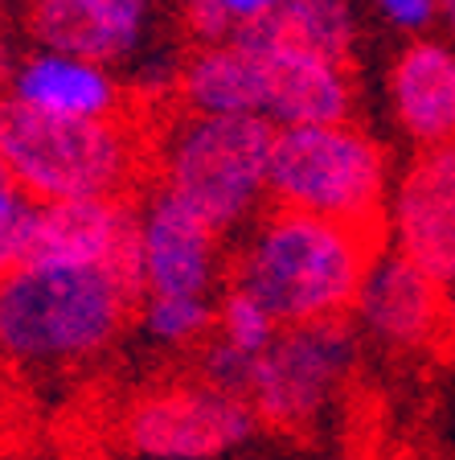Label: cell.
Returning <instances> with one entry per match:
<instances>
[{
    "label": "cell",
    "mask_w": 455,
    "mask_h": 460,
    "mask_svg": "<svg viewBox=\"0 0 455 460\" xmlns=\"http://www.w3.org/2000/svg\"><path fill=\"white\" fill-rule=\"evenodd\" d=\"M140 316L161 341L172 345L201 341L214 329V308L206 300H189V296H148Z\"/></svg>",
    "instance_id": "d6986e66"
},
{
    "label": "cell",
    "mask_w": 455,
    "mask_h": 460,
    "mask_svg": "<svg viewBox=\"0 0 455 460\" xmlns=\"http://www.w3.org/2000/svg\"><path fill=\"white\" fill-rule=\"evenodd\" d=\"M398 255L435 284H455V140L418 148L386 206Z\"/></svg>",
    "instance_id": "9c48e42d"
},
{
    "label": "cell",
    "mask_w": 455,
    "mask_h": 460,
    "mask_svg": "<svg viewBox=\"0 0 455 460\" xmlns=\"http://www.w3.org/2000/svg\"><path fill=\"white\" fill-rule=\"evenodd\" d=\"M144 218L136 214V201H38L33 222L25 234L21 263H111L132 239H140Z\"/></svg>",
    "instance_id": "30bf717a"
},
{
    "label": "cell",
    "mask_w": 455,
    "mask_h": 460,
    "mask_svg": "<svg viewBox=\"0 0 455 460\" xmlns=\"http://www.w3.org/2000/svg\"><path fill=\"white\" fill-rule=\"evenodd\" d=\"M230 9V17L238 21V25H247V21H258L267 17V13L276 9V4H284V0H222Z\"/></svg>",
    "instance_id": "603a6c76"
},
{
    "label": "cell",
    "mask_w": 455,
    "mask_h": 460,
    "mask_svg": "<svg viewBox=\"0 0 455 460\" xmlns=\"http://www.w3.org/2000/svg\"><path fill=\"white\" fill-rule=\"evenodd\" d=\"M214 329H218L222 341L234 345L238 354H247V358H258L279 333L276 321H271L247 292H234V288H226L222 305L214 308Z\"/></svg>",
    "instance_id": "ac0fdd59"
},
{
    "label": "cell",
    "mask_w": 455,
    "mask_h": 460,
    "mask_svg": "<svg viewBox=\"0 0 455 460\" xmlns=\"http://www.w3.org/2000/svg\"><path fill=\"white\" fill-rule=\"evenodd\" d=\"M33 206H38V201L29 198L17 185V177L0 164V271L21 263L29 222H33Z\"/></svg>",
    "instance_id": "ffe728a7"
},
{
    "label": "cell",
    "mask_w": 455,
    "mask_h": 460,
    "mask_svg": "<svg viewBox=\"0 0 455 460\" xmlns=\"http://www.w3.org/2000/svg\"><path fill=\"white\" fill-rule=\"evenodd\" d=\"M447 316H451V333H455V284H451V292H447Z\"/></svg>",
    "instance_id": "d4e9b609"
},
{
    "label": "cell",
    "mask_w": 455,
    "mask_h": 460,
    "mask_svg": "<svg viewBox=\"0 0 455 460\" xmlns=\"http://www.w3.org/2000/svg\"><path fill=\"white\" fill-rule=\"evenodd\" d=\"M177 29L180 38L189 41V49H209L226 46L234 38L238 21L222 0H177Z\"/></svg>",
    "instance_id": "44dd1931"
},
{
    "label": "cell",
    "mask_w": 455,
    "mask_h": 460,
    "mask_svg": "<svg viewBox=\"0 0 455 460\" xmlns=\"http://www.w3.org/2000/svg\"><path fill=\"white\" fill-rule=\"evenodd\" d=\"M234 46L242 49H300L324 62L353 70L357 17L349 0H284L258 21L234 29Z\"/></svg>",
    "instance_id": "2e32d148"
},
{
    "label": "cell",
    "mask_w": 455,
    "mask_h": 460,
    "mask_svg": "<svg viewBox=\"0 0 455 460\" xmlns=\"http://www.w3.org/2000/svg\"><path fill=\"white\" fill-rule=\"evenodd\" d=\"M353 316L373 341L402 354H455L447 288L402 259L398 251H381L357 292Z\"/></svg>",
    "instance_id": "ba28073f"
},
{
    "label": "cell",
    "mask_w": 455,
    "mask_h": 460,
    "mask_svg": "<svg viewBox=\"0 0 455 460\" xmlns=\"http://www.w3.org/2000/svg\"><path fill=\"white\" fill-rule=\"evenodd\" d=\"M144 292L99 268L25 263L0 271V358L70 366L111 349L144 313Z\"/></svg>",
    "instance_id": "3957f363"
},
{
    "label": "cell",
    "mask_w": 455,
    "mask_h": 460,
    "mask_svg": "<svg viewBox=\"0 0 455 460\" xmlns=\"http://www.w3.org/2000/svg\"><path fill=\"white\" fill-rule=\"evenodd\" d=\"M389 103L418 148L455 140V49L435 38L407 41L389 66Z\"/></svg>",
    "instance_id": "4fadbf2b"
},
{
    "label": "cell",
    "mask_w": 455,
    "mask_h": 460,
    "mask_svg": "<svg viewBox=\"0 0 455 460\" xmlns=\"http://www.w3.org/2000/svg\"><path fill=\"white\" fill-rule=\"evenodd\" d=\"M435 4H439V13H443L447 29H451V38H455V0H435Z\"/></svg>",
    "instance_id": "cb8c5ba5"
},
{
    "label": "cell",
    "mask_w": 455,
    "mask_h": 460,
    "mask_svg": "<svg viewBox=\"0 0 455 460\" xmlns=\"http://www.w3.org/2000/svg\"><path fill=\"white\" fill-rule=\"evenodd\" d=\"M172 103L185 115H263L267 66L255 49L234 41L189 49L172 75ZM267 119V115H263Z\"/></svg>",
    "instance_id": "9a60e30c"
},
{
    "label": "cell",
    "mask_w": 455,
    "mask_h": 460,
    "mask_svg": "<svg viewBox=\"0 0 455 460\" xmlns=\"http://www.w3.org/2000/svg\"><path fill=\"white\" fill-rule=\"evenodd\" d=\"M353 354H357V337L349 321L279 329L250 370L247 402L255 420L287 436L308 431L345 383Z\"/></svg>",
    "instance_id": "52a82bcc"
},
{
    "label": "cell",
    "mask_w": 455,
    "mask_h": 460,
    "mask_svg": "<svg viewBox=\"0 0 455 460\" xmlns=\"http://www.w3.org/2000/svg\"><path fill=\"white\" fill-rule=\"evenodd\" d=\"M389 226H349L267 206L255 239L234 255L226 284L247 292L279 329L349 321Z\"/></svg>",
    "instance_id": "7a4b0ae2"
},
{
    "label": "cell",
    "mask_w": 455,
    "mask_h": 460,
    "mask_svg": "<svg viewBox=\"0 0 455 460\" xmlns=\"http://www.w3.org/2000/svg\"><path fill=\"white\" fill-rule=\"evenodd\" d=\"M258 420L247 399L189 378L140 386L115 420L119 448L148 460H218L255 436Z\"/></svg>",
    "instance_id": "8992f818"
},
{
    "label": "cell",
    "mask_w": 455,
    "mask_h": 460,
    "mask_svg": "<svg viewBox=\"0 0 455 460\" xmlns=\"http://www.w3.org/2000/svg\"><path fill=\"white\" fill-rule=\"evenodd\" d=\"M172 95H136L107 119H70L0 95V164L33 201H136L156 185Z\"/></svg>",
    "instance_id": "6da1fadb"
},
{
    "label": "cell",
    "mask_w": 455,
    "mask_h": 460,
    "mask_svg": "<svg viewBox=\"0 0 455 460\" xmlns=\"http://www.w3.org/2000/svg\"><path fill=\"white\" fill-rule=\"evenodd\" d=\"M267 66V119L284 128H332L353 111V70L300 49H258Z\"/></svg>",
    "instance_id": "5bb4252c"
},
{
    "label": "cell",
    "mask_w": 455,
    "mask_h": 460,
    "mask_svg": "<svg viewBox=\"0 0 455 460\" xmlns=\"http://www.w3.org/2000/svg\"><path fill=\"white\" fill-rule=\"evenodd\" d=\"M276 124L263 115H185L164 128L156 190L193 210L214 234L238 226L267 190Z\"/></svg>",
    "instance_id": "277c9868"
},
{
    "label": "cell",
    "mask_w": 455,
    "mask_h": 460,
    "mask_svg": "<svg viewBox=\"0 0 455 460\" xmlns=\"http://www.w3.org/2000/svg\"><path fill=\"white\" fill-rule=\"evenodd\" d=\"M381 9V17L389 21V25H398V29H427L431 21H435L439 4L435 0H373Z\"/></svg>",
    "instance_id": "7402d4cb"
},
{
    "label": "cell",
    "mask_w": 455,
    "mask_h": 460,
    "mask_svg": "<svg viewBox=\"0 0 455 460\" xmlns=\"http://www.w3.org/2000/svg\"><path fill=\"white\" fill-rule=\"evenodd\" d=\"M389 161L370 132L349 124L279 128L267 164V206L320 214L349 226H386Z\"/></svg>",
    "instance_id": "5b68a950"
},
{
    "label": "cell",
    "mask_w": 455,
    "mask_h": 460,
    "mask_svg": "<svg viewBox=\"0 0 455 460\" xmlns=\"http://www.w3.org/2000/svg\"><path fill=\"white\" fill-rule=\"evenodd\" d=\"M17 99L49 115H70V119H107L127 103L119 86L91 62L74 58H29L17 75Z\"/></svg>",
    "instance_id": "e0dca14e"
},
{
    "label": "cell",
    "mask_w": 455,
    "mask_h": 460,
    "mask_svg": "<svg viewBox=\"0 0 455 460\" xmlns=\"http://www.w3.org/2000/svg\"><path fill=\"white\" fill-rule=\"evenodd\" d=\"M218 271V234L164 190L152 193L144 218V279L148 296L206 300Z\"/></svg>",
    "instance_id": "7c38bea8"
},
{
    "label": "cell",
    "mask_w": 455,
    "mask_h": 460,
    "mask_svg": "<svg viewBox=\"0 0 455 460\" xmlns=\"http://www.w3.org/2000/svg\"><path fill=\"white\" fill-rule=\"evenodd\" d=\"M25 33L74 62H115L140 41L148 0H25Z\"/></svg>",
    "instance_id": "8fae6325"
}]
</instances>
